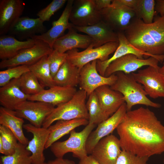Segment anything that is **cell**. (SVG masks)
I'll use <instances>...</instances> for the list:
<instances>
[{
	"label": "cell",
	"mask_w": 164,
	"mask_h": 164,
	"mask_svg": "<svg viewBox=\"0 0 164 164\" xmlns=\"http://www.w3.org/2000/svg\"><path fill=\"white\" fill-rule=\"evenodd\" d=\"M116 129L122 150L149 158L164 152V125L148 108L127 111Z\"/></svg>",
	"instance_id": "cell-1"
},
{
	"label": "cell",
	"mask_w": 164,
	"mask_h": 164,
	"mask_svg": "<svg viewBox=\"0 0 164 164\" xmlns=\"http://www.w3.org/2000/svg\"><path fill=\"white\" fill-rule=\"evenodd\" d=\"M124 33L138 49L155 56L164 55V15L157 16L150 24L135 17Z\"/></svg>",
	"instance_id": "cell-2"
},
{
	"label": "cell",
	"mask_w": 164,
	"mask_h": 164,
	"mask_svg": "<svg viewBox=\"0 0 164 164\" xmlns=\"http://www.w3.org/2000/svg\"><path fill=\"white\" fill-rule=\"evenodd\" d=\"M115 73L117 79L114 84L110 87L111 89L123 95L127 111L131 110L133 106L137 104L155 108L161 107L160 104L153 102L147 97L143 86L135 80L132 73L126 74L122 72Z\"/></svg>",
	"instance_id": "cell-3"
},
{
	"label": "cell",
	"mask_w": 164,
	"mask_h": 164,
	"mask_svg": "<svg viewBox=\"0 0 164 164\" xmlns=\"http://www.w3.org/2000/svg\"><path fill=\"white\" fill-rule=\"evenodd\" d=\"M86 93L80 89L68 101L55 107L46 118L42 127L48 128L55 121L82 118L88 119Z\"/></svg>",
	"instance_id": "cell-4"
},
{
	"label": "cell",
	"mask_w": 164,
	"mask_h": 164,
	"mask_svg": "<svg viewBox=\"0 0 164 164\" xmlns=\"http://www.w3.org/2000/svg\"><path fill=\"white\" fill-rule=\"evenodd\" d=\"M96 126L88 123L80 132L73 130L67 140L52 144L50 147L51 151L56 158H63L69 152L72 153L74 157L80 159L85 157L88 154L86 147L87 139Z\"/></svg>",
	"instance_id": "cell-5"
},
{
	"label": "cell",
	"mask_w": 164,
	"mask_h": 164,
	"mask_svg": "<svg viewBox=\"0 0 164 164\" xmlns=\"http://www.w3.org/2000/svg\"><path fill=\"white\" fill-rule=\"evenodd\" d=\"M118 45V42H113L97 48H94L92 44L81 52L78 51L77 49L71 50L66 52L67 60L80 70L86 64L94 60H107L109 56L115 51Z\"/></svg>",
	"instance_id": "cell-6"
},
{
	"label": "cell",
	"mask_w": 164,
	"mask_h": 164,
	"mask_svg": "<svg viewBox=\"0 0 164 164\" xmlns=\"http://www.w3.org/2000/svg\"><path fill=\"white\" fill-rule=\"evenodd\" d=\"M35 40L36 43L32 47L20 51L11 58L2 60L0 63V68L32 65L43 57L49 55L53 50L47 44L41 40Z\"/></svg>",
	"instance_id": "cell-7"
},
{
	"label": "cell",
	"mask_w": 164,
	"mask_h": 164,
	"mask_svg": "<svg viewBox=\"0 0 164 164\" xmlns=\"http://www.w3.org/2000/svg\"><path fill=\"white\" fill-rule=\"evenodd\" d=\"M102 20L100 11L96 8L94 0H74L69 18L73 25L91 26Z\"/></svg>",
	"instance_id": "cell-8"
},
{
	"label": "cell",
	"mask_w": 164,
	"mask_h": 164,
	"mask_svg": "<svg viewBox=\"0 0 164 164\" xmlns=\"http://www.w3.org/2000/svg\"><path fill=\"white\" fill-rule=\"evenodd\" d=\"M55 107L48 103L27 100L17 106L14 111L18 117L27 120L36 127H41Z\"/></svg>",
	"instance_id": "cell-9"
},
{
	"label": "cell",
	"mask_w": 164,
	"mask_h": 164,
	"mask_svg": "<svg viewBox=\"0 0 164 164\" xmlns=\"http://www.w3.org/2000/svg\"><path fill=\"white\" fill-rule=\"evenodd\" d=\"M97 62L95 60L86 64L80 71L79 85L80 89L85 91L88 97L100 86H112L117 78L115 73L108 77L100 75L97 69Z\"/></svg>",
	"instance_id": "cell-10"
},
{
	"label": "cell",
	"mask_w": 164,
	"mask_h": 164,
	"mask_svg": "<svg viewBox=\"0 0 164 164\" xmlns=\"http://www.w3.org/2000/svg\"><path fill=\"white\" fill-rule=\"evenodd\" d=\"M159 67L149 66L131 73L135 80L143 86L147 95L154 99L164 98V79L159 73Z\"/></svg>",
	"instance_id": "cell-11"
},
{
	"label": "cell",
	"mask_w": 164,
	"mask_h": 164,
	"mask_svg": "<svg viewBox=\"0 0 164 164\" xmlns=\"http://www.w3.org/2000/svg\"><path fill=\"white\" fill-rule=\"evenodd\" d=\"M159 62L157 59L153 57L140 59L134 54H128L111 62L106 69L104 76L109 77L118 72L131 74L145 66L159 67Z\"/></svg>",
	"instance_id": "cell-12"
},
{
	"label": "cell",
	"mask_w": 164,
	"mask_h": 164,
	"mask_svg": "<svg viewBox=\"0 0 164 164\" xmlns=\"http://www.w3.org/2000/svg\"><path fill=\"white\" fill-rule=\"evenodd\" d=\"M127 112L126 104L124 103L113 114L97 125L87 139L86 150L87 154H91L97 143L102 138L110 135L116 129Z\"/></svg>",
	"instance_id": "cell-13"
},
{
	"label": "cell",
	"mask_w": 164,
	"mask_h": 164,
	"mask_svg": "<svg viewBox=\"0 0 164 164\" xmlns=\"http://www.w3.org/2000/svg\"><path fill=\"white\" fill-rule=\"evenodd\" d=\"M100 11L102 20L117 32H124L135 16L133 9L116 4L113 0L110 7Z\"/></svg>",
	"instance_id": "cell-14"
},
{
	"label": "cell",
	"mask_w": 164,
	"mask_h": 164,
	"mask_svg": "<svg viewBox=\"0 0 164 164\" xmlns=\"http://www.w3.org/2000/svg\"><path fill=\"white\" fill-rule=\"evenodd\" d=\"M119 45L114 52L113 55L107 60L101 61L97 60V69L99 73L104 76L105 71L109 64L112 61L126 55L132 54L136 56L138 58L143 59V57H153L157 59L159 62L164 60V55L155 56L148 53L142 51L136 48L128 40L124 32H117Z\"/></svg>",
	"instance_id": "cell-15"
},
{
	"label": "cell",
	"mask_w": 164,
	"mask_h": 164,
	"mask_svg": "<svg viewBox=\"0 0 164 164\" xmlns=\"http://www.w3.org/2000/svg\"><path fill=\"white\" fill-rule=\"evenodd\" d=\"M23 128L33 136L26 146V149L31 153L32 164H42L45 162L43 151L49 134L48 128L36 127L30 123L24 124Z\"/></svg>",
	"instance_id": "cell-16"
},
{
	"label": "cell",
	"mask_w": 164,
	"mask_h": 164,
	"mask_svg": "<svg viewBox=\"0 0 164 164\" xmlns=\"http://www.w3.org/2000/svg\"><path fill=\"white\" fill-rule=\"evenodd\" d=\"M121 150L119 138L111 134L99 140L91 155L100 164H115Z\"/></svg>",
	"instance_id": "cell-17"
},
{
	"label": "cell",
	"mask_w": 164,
	"mask_h": 164,
	"mask_svg": "<svg viewBox=\"0 0 164 164\" xmlns=\"http://www.w3.org/2000/svg\"><path fill=\"white\" fill-rule=\"evenodd\" d=\"M72 26L76 31L90 36L93 40L92 44L94 48L99 47L111 42H118L117 32L102 20L91 26L79 27L72 24Z\"/></svg>",
	"instance_id": "cell-18"
},
{
	"label": "cell",
	"mask_w": 164,
	"mask_h": 164,
	"mask_svg": "<svg viewBox=\"0 0 164 164\" xmlns=\"http://www.w3.org/2000/svg\"><path fill=\"white\" fill-rule=\"evenodd\" d=\"M74 0H68L64 9L59 19L52 23V27L44 33L35 36L32 38L35 39L41 40L48 44L53 48L56 41L63 36L65 31L72 26L69 22L71 11Z\"/></svg>",
	"instance_id": "cell-19"
},
{
	"label": "cell",
	"mask_w": 164,
	"mask_h": 164,
	"mask_svg": "<svg viewBox=\"0 0 164 164\" xmlns=\"http://www.w3.org/2000/svg\"><path fill=\"white\" fill-rule=\"evenodd\" d=\"M43 22L39 18L21 16L11 26L8 33L19 39H27L33 36L43 34L46 31Z\"/></svg>",
	"instance_id": "cell-20"
},
{
	"label": "cell",
	"mask_w": 164,
	"mask_h": 164,
	"mask_svg": "<svg viewBox=\"0 0 164 164\" xmlns=\"http://www.w3.org/2000/svg\"><path fill=\"white\" fill-rule=\"evenodd\" d=\"M77 91L75 87L55 85L29 96L27 100L44 102L56 107L70 100Z\"/></svg>",
	"instance_id": "cell-21"
},
{
	"label": "cell",
	"mask_w": 164,
	"mask_h": 164,
	"mask_svg": "<svg viewBox=\"0 0 164 164\" xmlns=\"http://www.w3.org/2000/svg\"><path fill=\"white\" fill-rule=\"evenodd\" d=\"M25 8L22 0H0V35L8 33L12 25L21 17Z\"/></svg>",
	"instance_id": "cell-22"
},
{
	"label": "cell",
	"mask_w": 164,
	"mask_h": 164,
	"mask_svg": "<svg viewBox=\"0 0 164 164\" xmlns=\"http://www.w3.org/2000/svg\"><path fill=\"white\" fill-rule=\"evenodd\" d=\"M66 34L57 39L54 43L53 48L61 53L78 48L86 49L93 42V39L87 35L77 32L72 26Z\"/></svg>",
	"instance_id": "cell-23"
},
{
	"label": "cell",
	"mask_w": 164,
	"mask_h": 164,
	"mask_svg": "<svg viewBox=\"0 0 164 164\" xmlns=\"http://www.w3.org/2000/svg\"><path fill=\"white\" fill-rule=\"evenodd\" d=\"M104 113L108 118L125 102L123 95L108 85L99 87L94 91Z\"/></svg>",
	"instance_id": "cell-24"
},
{
	"label": "cell",
	"mask_w": 164,
	"mask_h": 164,
	"mask_svg": "<svg viewBox=\"0 0 164 164\" xmlns=\"http://www.w3.org/2000/svg\"><path fill=\"white\" fill-rule=\"evenodd\" d=\"M19 79H13L0 87V104L4 108L14 110L15 108L28 100L29 96L20 89Z\"/></svg>",
	"instance_id": "cell-25"
},
{
	"label": "cell",
	"mask_w": 164,
	"mask_h": 164,
	"mask_svg": "<svg viewBox=\"0 0 164 164\" xmlns=\"http://www.w3.org/2000/svg\"><path fill=\"white\" fill-rule=\"evenodd\" d=\"M36 42V40L32 38L21 41L11 35H1L0 36V58L2 60L11 58L20 51L32 47Z\"/></svg>",
	"instance_id": "cell-26"
},
{
	"label": "cell",
	"mask_w": 164,
	"mask_h": 164,
	"mask_svg": "<svg viewBox=\"0 0 164 164\" xmlns=\"http://www.w3.org/2000/svg\"><path fill=\"white\" fill-rule=\"evenodd\" d=\"M24 123L23 119L16 115L14 110L0 107V125L10 130L19 142L27 145L29 141L23 132Z\"/></svg>",
	"instance_id": "cell-27"
},
{
	"label": "cell",
	"mask_w": 164,
	"mask_h": 164,
	"mask_svg": "<svg viewBox=\"0 0 164 164\" xmlns=\"http://www.w3.org/2000/svg\"><path fill=\"white\" fill-rule=\"evenodd\" d=\"M88 123L87 120L82 118L57 121L55 124L48 128L50 133L45 149L50 148L52 144L76 128L81 126H86Z\"/></svg>",
	"instance_id": "cell-28"
},
{
	"label": "cell",
	"mask_w": 164,
	"mask_h": 164,
	"mask_svg": "<svg viewBox=\"0 0 164 164\" xmlns=\"http://www.w3.org/2000/svg\"><path fill=\"white\" fill-rule=\"evenodd\" d=\"M80 71L67 60L53 78L55 85L75 87L79 84Z\"/></svg>",
	"instance_id": "cell-29"
},
{
	"label": "cell",
	"mask_w": 164,
	"mask_h": 164,
	"mask_svg": "<svg viewBox=\"0 0 164 164\" xmlns=\"http://www.w3.org/2000/svg\"><path fill=\"white\" fill-rule=\"evenodd\" d=\"M48 56L43 57L29 67V70L44 87L50 88L56 85L51 73Z\"/></svg>",
	"instance_id": "cell-30"
},
{
	"label": "cell",
	"mask_w": 164,
	"mask_h": 164,
	"mask_svg": "<svg viewBox=\"0 0 164 164\" xmlns=\"http://www.w3.org/2000/svg\"><path fill=\"white\" fill-rule=\"evenodd\" d=\"M19 80L20 89L27 95L36 94L45 89L44 86L30 70L23 74L19 78Z\"/></svg>",
	"instance_id": "cell-31"
},
{
	"label": "cell",
	"mask_w": 164,
	"mask_h": 164,
	"mask_svg": "<svg viewBox=\"0 0 164 164\" xmlns=\"http://www.w3.org/2000/svg\"><path fill=\"white\" fill-rule=\"evenodd\" d=\"M86 105L88 114V123L96 125L108 118L102 110L94 91L88 96Z\"/></svg>",
	"instance_id": "cell-32"
},
{
	"label": "cell",
	"mask_w": 164,
	"mask_h": 164,
	"mask_svg": "<svg viewBox=\"0 0 164 164\" xmlns=\"http://www.w3.org/2000/svg\"><path fill=\"white\" fill-rule=\"evenodd\" d=\"M155 4L154 0H137L133 9L135 17L141 19L145 23H152L156 13Z\"/></svg>",
	"instance_id": "cell-33"
},
{
	"label": "cell",
	"mask_w": 164,
	"mask_h": 164,
	"mask_svg": "<svg viewBox=\"0 0 164 164\" xmlns=\"http://www.w3.org/2000/svg\"><path fill=\"white\" fill-rule=\"evenodd\" d=\"M26 146L18 142L14 153L1 156V164H32L31 153L26 149Z\"/></svg>",
	"instance_id": "cell-34"
},
{
	"label": "cell",
	"mask_w": 164,
	"mask_h": 164,
	"mask_svg": "<svg viewBox=\"0 0 164 164\" xmlns=\"http://www.w3.org/2000/svg\"><path fill=\"white\" fill-rule=\"evenodd\" d=\"M0 141L2 145L1 153L5 155H9L14 153L18 143V140L10 130L1 125H0Z\"/></svg>",
	"instance_id": "cell-35"
},
{
	"label": "cell",
	"mask_w": 164,
	"mask_h": 164,
	"mask_svg": "<svg viewBox=\"0 0 164 164\" xmlns=\"http://www.w3.org/2000/svg\"><path fill=\"white\" fill-rule=\"evenodd\" d=\"M29 71V66L22 65L8 68L0 71V86H3L11 80L19 78L25 73Z\"/></svg>",
	"instance_id": "cell-36"
},
{
	"label": "cell",
	"mask_w": 164,
	"mask_h": 164,
	"mask_svg": "<svg viewBox=\"0 0 164 164\" xmlns=\"http://www.w3.org/2000/svg\"><path fill=\"white\" fill-rule=\"evenodd\" d=\"M67 1L53 0L45 8L39 11L37 15L43 22L49 21L51 16L62 7Z\"/></svg>",
	"instance_id": "cell-37"
},
{
	"label": "cell",
	"mask_w": 164,
	"mask_h": 164,
	"mask_svg": "<svg viewBox=\"0 0 164 164\" xmlns=\"http://www.w3.org/2000/svg\"><path fill=\"white\" fill-rule=\"evenodd\" d=\"M51 74L53 78L57 72L67 60L66 53H61L53 50L48 56Z\"/></svg>",
	"instance_id": "cell-38"
},
{
	"label": "cell",
	"mask_w": 164,
	"mask_h": 164,
	"mask_svg": "<svg viewBox=\"0 0 164 164\" xmlns=\"http://www.w3.org/2000/svg\"><path fill=\"white\" fill-rule=\"evenodd\" d=\"M149 158L139 156L122 150L115 164H148Z\"/></svg>",
	"instance_id": "cell-39"
},
{
	"label": "cell",
	"mask_w": 164,
	"mask_h": 164,
	"mask_svg": "<svg viewBox=\"0 0 164 164\" xmlns=\"http://www.w3.org/2000/svg\"><path fill=\"white\" fill-rule=\"evenodd\" d=\"M97 9L99 11L110 7L111 4L112 0H94Z\"/></svg>",
	"instance_id": "cell-40"
},
{
	"label": "cell",
	"mask_w": 164,
	"mask_h": 164,
	"mask_svg": "<svg viewBox=\"0 0 164 164\" xmlns=\"http://www.w3.org/2000/svg\"><path fill=\"white\" fill-rule=\"evenodd\" d=\"M113 1L116 4L128 7L132 9H133L135 7L137 2V0H113Z\"/></svg>",
	"instance_id": "cell-41"
},
{
	"label": "cell",
	"mask_w": 164,
	"mask_h": 164,
	"mask_svg": "<svg viewBox=\"0 0 164 164\" xmlns=\"http://www.w3.org/2000/svg\"><path fill=\"white\" fill-rule=\"evenodd\" d=\"M78 164H100L91 155H87L80 159Z\"/></svg>",
	"instance_id": "cell-42"
},
{
	"label": "cell",
	"mask_w": 164,
	"mask_h": 164,
	"mask_svg": "<svg viewBox=\"0 0 164 164\" xmlns=\"http://www.w3.org/2000/svg\"><path fill=\"white\" fill-rule=\"evenodd\" d=\"M47 164H75L73 161L63 158H56L53 160H50Z\"/></svg>",
	"instance_id": "cell-43"
},
{
	"label": "cell",
	"mask_w": 164,
	"mask_h": 164,
	"mask_svg": "<svg viewBox=\"0 0 164 164\" xmlns=\"http://www.w3.org/2000/svg\"><path fill=\"white\" fill-rule=\"evenodd\" d=\"M155 11L159 15H164V0H155Z\"/></svg>",
	"instance_id": "cell-44"
},
{
	"label": "cell",
	"mask_w": 164,
	"mask_h": 164,
	"mask_svg": "<svg viewBox=\"0 0 164 164\" xmlns=\"http://www.w3.org/2000/svg\"><path fill=\"white\" fill-rule=\"evenodd\" d=\"M159 71L160 75L164 79V61L163 63V65L161 67H159Z\"/></svg>",
	"instance_id": "cell-45"
},
{
	"label": "cell",
	"mask_w": 164,
	"mask_h": 164,
	"mask_svg": "<svg viewBox=\"0 0 164 164\" xmlns=\"http://www.w3.org/2000/svg\"><path fill=\"white\" fill-rule=\"evenodd\" d=\"M42 164H47V162H44Z\"/></svg>",
	"instance_id": "cell-46"
},
{
	"label": "cell",
	"mask_w": 164,
	"mask_h": 164,
	"mask_svg": "<svg viewBox=\"0 0 164 164\" xmlns=\"http://www.w3.org/2000/svg\"><path fill=\"white\" fill-rule=\"evenodd\" d=\"M163 162L164 163V159H163Z\"/></svg>",
	"instance_id": "cell-47"
}]
</instances>
